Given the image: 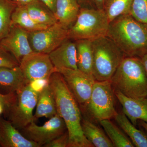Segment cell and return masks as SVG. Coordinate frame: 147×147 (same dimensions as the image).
<instances>
[{
    "mask_svg": "<svg viewBox=\"0 0 147 147\" xmlns=\"http://www.w3.org/2000/svg\"><path fill=\"white\" fill-rule=\"evenodd\" d=\"M15 93L7 95H3L0 94V103L3 107L4 112L6 110L14 98ZM3 112V113H4Z\"/></svg>",
    "mask_w": 147,
    "mask_h": 147,
    "instance_id": "30",
    "label": "cell"
},
{
    "mask_svg": "<svg viewBox=\"0 0 147 147\" xmlns=\"http://www.w3.org/2000/svg\"><path fill=\"white\" fill-rule=\"evenodd\" d=\"M140 59L147 76V54Z\"/></svg>",
    "mask_w": 147,
    "mask_h": 147,
    "instance_id": "35",
    "label": "cell"
},
{
    "mask_svg": "<svg viewBox=\"0 0 147 147\" xmlns=\"http://www.w3.org/2000/svg\"><path fill=\"white\" fill-rule=\"evenodd\" d=\"M100 123L114 147H134L129 138L110 119L103 120Z\"/></svg>",
    "mask_w": 147,
    "mask_h": 147,
    "instance_id": "24",
    "label": "cell"
},
{
    "mask_svg": "<svg viewBox=\"0 0 147 147\" xmlns=\"http://www.w3.org/2000/svg\"><path fill=\"white\" fill-rule=\"evenodd\" d=\"M17 5L11 0H0V40L6 36L10 30L11 16Z\"/></svg>",
    "mask_w": 147,
    "mask_h": 147,
    "instance_id": "26",
    "label": "cell"
},
{
    "mask_svg": "<svg viewBox=\"0 0 147 147\" xmlns=\"http://www.w3.org/2000/svg\"><path fill=\"white\" fill-rule=\"evenodd\" d=\"M130 14L139 22L147 24V0H132Z\"/></svg>",
    "mask_w": 147,
    "mask_h": 147,
    "instance_id": "27",
    "label": "cell"
},
{
    "mask_svg": "<svg viewBox=\"0 0 147 147\" xmlns=\"http://www.w3.org/2000/svg\"><path fill=\"white\" fill-rule=\"evenodd\" d=\"M97 9L103 10L105 0H92Z\"/></svg>",
    "mask_w": 147,
    "mask_h": 147,
    "instance_id": "33",
    "label": "cell"
},
{
    "mask_svg": "<svg viewBox=\"0 0 147 147\" xmlns=\"http://www.w3.org/2000/svg\"><path fill=\"white\" fill-rule=\"evenodd\" d=\"M69 40H66L48 54L55 71L61 68L78 69L76 43Z\"/></svg>",
    "mask_w": 147,
    "mask_h": 147,
    "instance_id": "14",
    "label": "cell"
},
{
    "mask_svg": "<svg viewBox=\"0 0 147 147\" xmlns=\"http://www.w3.org/2000/svg\"><path fill=\"white\" fill-rule=\"evenodd\" d=\"M110 81L114 90L127 97H147V76L140 58L125 57Z\"/></svg>",
    "mask_w": 147,
    "mask_h": 147,
    "instance_id": "3",
    "label": "cell"
},
{
    "mask_svg": "<svg viewBox=\"0 0 147 147\" xmlns=\"http://www.w3.org/2000/svg\"><path fill=\"white\" fill-rule=\"evenodd\" d=\"M80 2H85L87 1H88V0H78Z\"/></svg>",
    "mask_w": 147,
    "mask_h": 147,
    "instance_id": "37",
    "label": "cell"
},
{
    "mask_svg": "<svg viewBox=\"0 0 147 147\" xmlns=\"http://www.w3.org/2000/svg\"><path fill=\"white\" fill-rule=\"evenodd\" d=\"M75 43L78 69L93 76L92 70L93 53L92 40L88 39L77 40L75 41Z\"/></svg>",
    "mask_w": 147,
    "mask_h": 147,
    "instance_id": "19",
    "label": "cell"
},
{
    "mask_svg": "<svg viewBox=\"0 0 147 147\" xmlns=\"http://www.w3.org/2000/svg\"><path fill=\"white\" fill-rule=\"evenodd\" d=\"M132 0H105L103 11L110 22L122 15L130 14Z\"/></svg>",
    "mask_w": 147,
    "mask_h": 147,
    "instance_id": "25",
    "label": "cell"
},
{
    "mask_svg": "<svg viewBox=\"0 0 147 147\" xmlns=\"http://www.w3.org/2000/svg\"><path fill=\"white\" fill-rule=\"evenodd\" d=\"M9 121L0 116V145L3 147H40L24 137Z\"/></svg>",
    "mask_w": 147,
    "mask_h": 147,
    "instance_id": "15",
    "label": "cell"
},
{
    "mask_svg": "<svg viewBox=\"0 0 147 147\" xmlns=\"http://www.w3.org/2000/svg\"><path fill=\"white\" fill-rule=\"evenodd\" d=\"M68 39V29L57 22L39 30L29 32L33 52L49 54Z\"/></svg>",
    "mask_w": 147,
    "mask_h": 147,
    "instance_id": "8",
    "label": "cell"
},
{
    "mask_svg": "<svg viewBox=\"0 0 147 147\" xmlns=\"http://www.w3.org/2000/svg\"><path fill=\"white\" fill-rule=\"evenodd\" d=\"M110 23L103 10L80 9L76 21L68 29V39L92 40L107 36Z\"/></svg>",
    "mask_w": 147,
    "mask_h": 147,
    "instance_id": "5",
    "label": "cell"
},
{
    "mask_svg": "<svg viewBox=\"0 0 147 147\" xmlns=\"http://www.w3.org/2000/svg\"><path fill=\"white\" fill-rule=\"evenodd\" d=\"M0 45L10 53L20 64L22 59L33 52L29 42V32L12 25L6 36L0 40Z\"/></svg>",
    "mask_w": 147,
    "mask_h": 147,
    "instance_id": "12",
    "label": "cell"
},
{
    "mask_svg": "<svg viewBox=\"0 0 147 147\" xmlns=\"http://www.w3.org/2000/svg\"><path fill=\"white\" fill-rule=\"evenodd\" d=\"M82 130L84 136L96 147H114L109 137L101 129L89 120L82 119Z\"/></svg>",
    "mask_w": 147,
    "mask_h": 147,
    "instance_id": "21",
    "label": "cell"
},
{
    "mask_svg": "<svg viewBox=\"0 0 147 147\" xmlns=\"http://www.w3.org/2000/svg\"><path fill=\"white\" fill-rule=\"evenodd\" d=\"M19 66L16 58L0 45V67H12Z\"/></svg>",
    "mask_w": 147,
    "mask_h": 147,
    "instance_id": "28",
    "label": "cell"
},
{
    "mask_svg": "<svg viewBox=\"0 0 147 147\" xmlns=\"http://www.w3.org/2000/svg\"><path fill=\"white\" fill-rule=\"evenodd\" d=\"M11 24L30 32L45 29L47 27L42 26L33 20L29 15L24 5H17L11 16Z\"/></svg>",
    "mask_w": 147,
    "mask_h": 147,
    "instance_id": "23",
    "label": "cell"
},
{
    "mask_svg": "<svg viewBox=\"0 0 147 147\" xmlns=\"http://www.w3.org/2000/svg\"><path fill=\"white\" fill-rule=\"evenodd\" d=\"M55 14L57 0H40Z\"/></svg>",
    "mask_w": 147,
    "mask_h": 147,
    "instance_id": "31",
    "label": "cell"
},
{
    "mask_svg": "<svg viewBox=\"0 0 147 147\" xmlns=\"http://www.w3.org/2000/svg\"><path fill=\"white\" fill-rule=\"evenodd\" d=\"M114 92L122 105L123 113L134 126H137L139 120L147 123V97L131 98L117 91L114 90Z\"/></svg>",
    "mask_w": 147,
    "mask_h": 147,
    "instance_id": "13",
    "label": "cell"
},
{
    "mask_svg": "<svg viewBox=\"0 0 147 147\" xmlns=\"http://www.w3.org/2000/svg\"><path fill=\"white\" fill-rule=\"evenodd\" d=\"M25 6L31 18L38 24L49 27L58 22L54 13L42 2Z\"/></svg>",
    "mask_w": 147,
    "mask_h": 147,
    "instance_id": "22",
    "label": "cell"
},
{
    "mask_svg": "<svg viewBox=\"0 0 147 147\" xmlns=\"http://www.w3.org/2000/svg\"><path fill=\"white\" fill-rule=\"evenodd\" d=\"M80 10L78 0H57L55 15L58 22L69 29L76 21Z\"/></svg>",
    "mask_w": 147,
    "mask_h": 147,
    "instance_id": "17",
    "label": "cell"
},
{
    "mask_svg": "<svg viewBox=\"0 0 147 147\" xmlns=\"http://www.w3.org/2000/svg\"><path fill=\"white\" fill-rule=\"evenodd\" d=\"M115 95L110 80L96 81L89 101L83 109L93 119L99 122L114 118L118 113L115 108Z\"/></svg>",
    "mask_w": 147,
    "mask_h": 147,
    "instance_id": "7",
    "label": "cell"
},
{
    "mask_svg": "<svg viewBox=\"0 0 147 147\" xmlns=\"http://www.w3.org/2000/svg\"><path fill=\"white\" fill-rule=\"evenodd\" d=\"M27 84L40 80L49 81L55 69L48 54L36 52L26 55L19 64Z\"/></svg>",
    "mask_w": 147,
    "mask_h": 147,
    "instance_id": "11",
    "label": "cell"
},
{
    "mask_svg": "<svg viewBox=\"0 0 147 147\" xmlns=\"http://www.w3.org/2000/svg\"><path fill=\"white\" fill-rule=\"evenodd\" d=\"M17 5H27L34 3L41 2L40 0H11Z\"/></svg>",
    "mask_w": 147,
    "mask_h": 147,
    "instance_id": "32",
    "label": "cell"
},
{
    "mask_svg": "<svg viewBox=\"0 0 147 147\" xmlns=\"http://www.w3.org/2000/svg\"><path fill=\"white\" fill-rule=\"evenodd\" d=\"M92 44L94 78L98 82L110 80L125 56L107 36L92 40Z\"/></svg>",
    "mask_w": 147,
    "mask_h": 147,
    "instance_id": "4",
    "label": "cell"
},
{
    "mask_svg": "<svg viewBox=\"0 0 147 147\" xmlns=\"http://www.w3.org/2000/svg\"><path fill=\"white\" fill-rule=\"evenodd\" d=\"M36 106L34 121L42 117L50 119L57 114L55 96L49 83L39 92Z\"/></svg>",
    "mask_w": 147,
    "mask_h": 147,
    "instance_id": "18",
    "label": "cell"
},
{
    "mask_svg": "<svg viewBox=\"0 0 147 147\" xmlns=\"http://www.w3.org/2000/svg\"><path fill=\"white\" fill-rule=\"evenodd\" d=\"M21 130L24 137L41 147L59 137L67 129L64 121L57 113L43 125L38 126L33 121Z\"/></svg>",
    "mask_w": 147,
    "mask_h": 147,
    "instance_id": "10",
    "label": "cell"
},
{
    "mask_svg": "<svg viewBox=\"0 0 147 147\" xmlns=\"http://www.w3.org/2000/svg\"><path fill=\"white\" fill-rule=\"evenodd\" d=\"M137 125H139V127L142 130L146 132L147 134V123L142 120L138 121Z\"/></svg>",
    "mask_w": 147,
    "mask_h": 147,
    "instance_id": "34",
    "label": "cell"
},
{
    "mask_svg": "<svg viewBox=\"0 0 147 147\" xmlns=\"http://www.w3.org/2000/svg\"><path fill=\"white\" fill-rule=\"evenodd\" d=\"M3 107L2 105L0 103V115H1V114H3Z\"/></svg>",
    "mask_w": 147,
    "mask_h": 147,
    "instance_id": "36",
    "label": "cell"
},
{
    "mask_svg": "<svg viewBox=\"0 0 147 147\" xmlns=\"http://www.w3.org/2000/svg\"><path fill=\"white\" fill-rule=\"evenodd\" d=\"M114 119L130 139L134 147H147V134L134 126L124 113L117 114Z\"/></svg>",
    "mask_w": 147,
    "mask_h": 147,
    "instance_id": "20",
    "label": "cell"
},
{
    "mask_svg": "<svg viewBox=\"0 0 147 147\" xmlns=\"http://www.w3.org/2000/svg\"><path fill=\"white\" fill-rule=\"evenodd\" d=\"M55 71L61 74L78 104L85 108L89 101L96 82L93 76L78 69L61 68Z\"/></svg>",
    "mask_w": 147,
    "mask_h": 147,
    "instance_id": "9",
    "label": "cell"
},
{
    "mask_svg": "<svg viewBox=\"0 0 147 147\" xmlns=\"http://www.w3.org/2000/svg\"><path fill=\"white\" fill-rule=\"evenodd\" d=\"M39 92L30 83L26 84L15 93L12 102L3 113L18 130L34 121L33 111L36 105Z\"/></svg>",
    "mask_w": 147,
    "mask_h": 147,
    "instance_id": "6",
    "label": "cell"
},
{
    "mask_svg": "<svg viewBox=\"0 0 147 147\" xmlns=\"http://www.w3.org/2000/svg\"><path fill=\"white\" fill-rule=\"evenodd\" d=\"M49 83L55 96L57 113L64 121L68 133L67 147H94L84 136L79 104L62 76L55 71L50 76Z\"/></svg>",
    "mask_w": 147,
    "mask_h": 147,
    "instance_id": "1",
    "label": "cell"
},
{
    "mask_svg": "<svg viewBox=\"0 0 147 147\" xmlns=\"http://www.w3.org/2000/svg\"><path fill=\"white\" fill-rule=\"evenodd\" d=\"M27 84L19 66L12 68L0 67L1 94L15 93Z\"/></svg>",
    "mask_w": 147,
    "mask_h": 147,
    "instance_id": "16",
    "label": "cell"
},
{
    "mask_svg": "<svg viewBox=\"0 0 147 147\" xmlns=\"http://www.w3.org/2000/svg\"><path fill=\"white\" fill-rule=\"evenodd\" d=\"M69 140V135L67 131L63 134L57 137L44 145L45 147H67Z\"/></svg>",
    "mask_w": 147,
    "mask_h": 147,
    "instance_id": "29",
    "label": "cell"
},
{
    "mask_svg": "<svg viewBox=\"0 0 147 147\" xmlns=\"http://www.w3.org/2000/svg\"><path fill=\"white\" fill-rule=\"evenodd\" d=\"M107 36L125 57L141 59L147 54V24L139 22L130 14L119 16L110 22Z\"/></svg>",
    "mask_w": 147,
    "mask_h": 147,
    "instance_id": "2",
    "label": "cell"
}]
</instances>
